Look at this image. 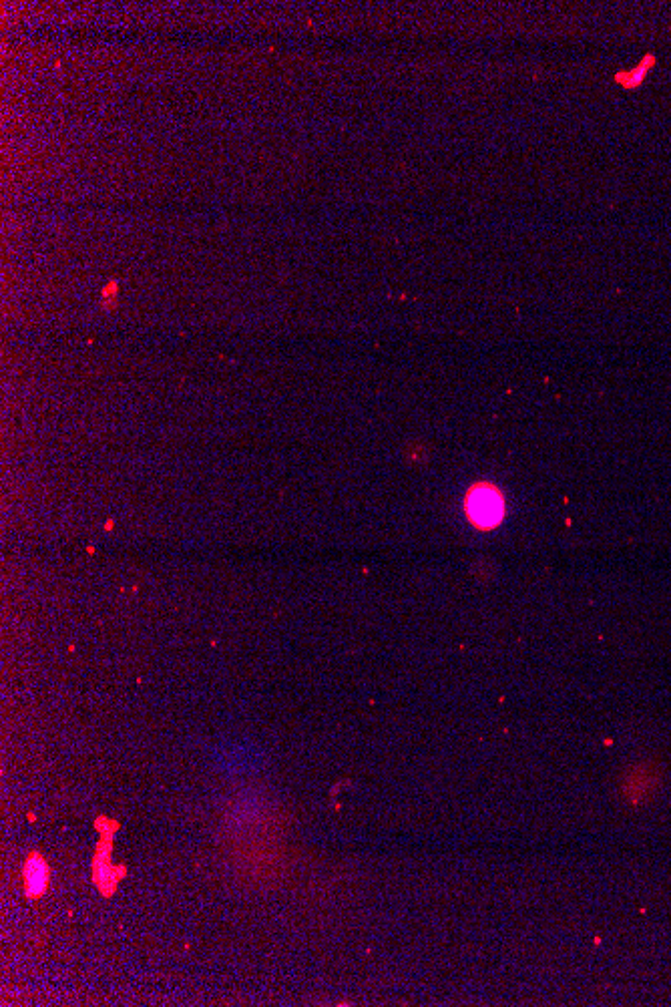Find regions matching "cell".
I'll use <instances>...</instances> for the list:
<instances>
[{"label": "cell", "instance_id": "1", "mask_svg": "<svg viewBox=\"0 0 671 1007\" xmlns=\"http://www.w3.org/2000/svg\"><path fill=\"white\" fill-rule=\"evenodd\" d=\"M465 513L475 527L493 529L505 519V495L489 483L473 485L465 497Z\"/></svg>", "mask_w": 671, "mask_h": 1007}, {"label": "cell", "instance_id": "2", "mask_svg": "<svg viewBox=\"0 0 671 1007\" xmlns=\"http://www.w3.org/2000/svg\"><path fill=\"white\" fill-rule=\"evenodd\" d=\"M23 881H25V893L29 899H39L47 893L49 881H51V867L45 857L39 853H33L23 867Z\"/></svg>", "mask_w": 671, "mask_h": 1007}, {"label": "cell", "instance_id": "3", "mask_svg": "<svg viewBox=\"0 0 671 1007\" xmlns=\"http://www.w3.org/2000/svg\"><path fill=\"white\" fill-rule=\"evenodd\" d=\"M109 853H111V841L107 843V837H105V839H103V843H101V845H99V849H97V855H95V867H93V871H95L93 881H95V885L103 891V895H111V893H113V889H115L117 881L121 879V875H119V873H123L121 869H113V867H111V861H109L111 857H109Z\"/></svg>", "mask_w": 671, "mask_h": 1007}]
</instances>
